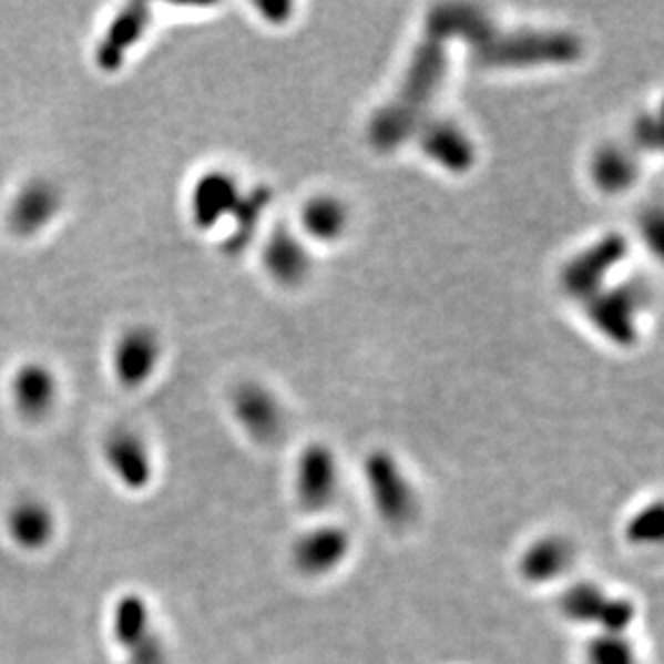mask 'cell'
Here are the masks:
<instances>
[{
    "instance_id": "2e32d148",
    "label": "cell",
    "mask_w": 664,
    "mask_h": 664,
    "mask_svg": "<svg viewBox=\"0 0 664 664\" xmlns=\"http://www.w3.org/2000/svg\"><path fill=\"white\" fill-rule=\"evenodd\" d=\"M661 508H643L626 524V540L634 546H650L661 540Z\"/></svg>"
},
{
    "instance_id": "9c48e42d",
    "label": "cell",
    "mask_w": 664,
    "mask_h": 664,
    "mask_svg": "<svg viewBox=\"0 0 664 664\" xmlns=\"http://www.w3.org/2000/svg\"><path fill=\"white\" fill-rule=\"evenodd\" d=\"M61 211V192L45 178H33L18 190L7 210V224L20 237L45 231Z\"/></svg>"
},
{
    "instance_id": "52a82bcc",
    "label": "cell",
    "mask_w": 664,
    "mask_h": 664,
    "mask_svg": "<svg viewBox=\"0 0 664 664\" xmlns=\"http://www.w3.org/2000/svg\"><path fill=\"white\" fill-rule=\"evenodd\" d=\"M7 391L20 418L39 421L54 411L61 398V381L48 364L27 361L13 370Z\"/></svg>"
},
{
    "instance_id": "3957f363",
    "label": "cell",
    "mask_w": 664,
    "mask_h": 664,
    "mask_svg": "<svg viewBox=\"0 0 664 664\" xmlns=\"http://www.w3.org/2000/svg\"><path fill=\"white\" fill-rule=\"evenodd\" d=\"M366 487L375 512L387 527L400 529L416 519V490L391 458L375 456L366 462Z\"/></svg>"
},
{
    "instance_id": "8992f818",
    "label": "cell",
    "mask_w": 664,
    "mask_h": 664,
    "mask_svg": "<svg viewBox=\"0 0 664 664\" xmlns=\"http://www.w3.org/2000/svg\"><path fill=\"white\" fill-rule=\"evenodd\" d=\"M579 560L576 546L568 535L542 533L524 544L517 570L531 588H549L563 583Z\"/></svg>"
},
{
    "instance_id": "5b68a950",
    "label": "cell",
    "mask_w": 664,
    "mask_h": 664,
    "mask_svg": "<svg viewBox=\"0 0 664 664\" xmlns=\"http://www.w3.org/2000/svg\"><path fill=\"white\" fill-rule=\"evenodd\" d=\"M162 340L155 329L146 325H132L123 329L110 350V368L114 381L123 389H141L160 368Z\"/></svg>"
},
{
    "instance_id": "9a60e30c",
    "label": "cell",
    "mask_w": 664,
    "mask_h": 664,
    "mask_svg": "<svg viewBox=\"0 0 664 664\" xmlns=\"http://www.w3.org/2000/svg\"><path fill=\"white\" fill-rule=\"evenodd\" d=\"M306 226L316 237H336L345 226V211L331 201H316L306 210Z\"/></svg>"
},
{
    "instance_id": "8fae6325",
    "label": "cell",
    "mask_w": 664,
    "mask_h": 664,
    "mask_svg": "<svg viewBox=\"0 0 664 664\" xmlns=\"http://www.w3.org/2000/svg\"><path fill=\"white\" fill-rule=\"evenodd\" d=\"M105 454H108L110 464L125 480L141 482L146 478V448L134 432H130V430L112 432L105 443Z\"/></svg>"
},
{
    "instance_id": "7c38bea8",
    "label": "cell",
    "mask_w": 664,
    "mask_h": 664,
    "mask_svg": "<svg viewBox=\"0 0 664 664\" xmlns=\"http://www.w3.org/2000/svg\"><path fill=\"white\" fill-rule=\"evenodd\" d=\"M583 664H641V656L630 634L594 632L585 645Z\"/></svg>"
},
{
    "instance_id": "277c9868",
    "label": "cell",
    "mask_w": 664,
    "mask_h": 664,
    "mask_svg": "<svg viewBox=\"0 0 664 664\" xmlns=\"http://www.w3.org/2000/svg\"><path fill=\"white\" fill-rule=\"evenodd\" d=\"M353 551V538L340 524H316L302 531L290 546V563L306 579H327L336 574Z\"/></svg>"
},
{
    "instance_id": "7a4b0ae2",
    "label": "cell",
    "mask_w": 664,
    "mask_h": 664,
    "mask_svg": "<svg viewBox=\"0 0 664 664\" xmlns=\"http://www.w3.org/2000/svg\"><path fill=\"white\" fill-rule=\"evenodd\" d=\"M560 613L565 622L574 626L611 634H626L636 617L630 597L626 600V595L613 594L602 583L590 579L563 585Z\"/></svg>"
},
{
    "instance_id": "5bb4252c",
    "label": "cell",
    "mask_w": 664,
    "mask_h": 664,
    "mask_svg": "<svg viewBox=\"0 0 664 664\" xmlns=\"http://www.w3.org/2000/svg\"><path fill=\"white\" fill-rule=\"evenodd\" d=\"M595 178L602 187H613V190H622L624 185H629L634 175V166L626 153L613 149L606 153H600L597 164L594 168ZM611 190V192H613Z\"/></svg>"
},
{
    "instance_id": "ba28073f",
    "label": "cell",
    "mask_w": 664,
    "mask_h": 664,
    "mask_svg": "<svg viewBox=\"0 0 664 664\" xmlns=\"http://www.w3.org/2000/svg\"><path fill=\"white\" fill-rule=\"evenodd\" d=\"M340 490V469L336 458L327 450L315 446L306 450L297 460L295 469V494L297 503L310 512L323 514L327 512Z\"/></svg>"
},
{
    "instance_id": "6da1fadb",
    "label": "cell",
    "mask_w": 664,
    "mask_h": 664,
    "mask_svg": "<svg viewBox=\"0 0 664 664\" xmlns=\"http://www.w3.org/2000/svg\"><path fill=\"white\" fill-rule=\"evenodd\" d=\"M443 71H446V45L441 41V31H437L430 33L426 45H421L411 71L407 73L402 89L398 91L394 102L387 105L384 114L375 121L372 141L385 149H391L402 141V136L416 127L421 110L430 104V98L437 93L439 89L437 84Z\"/></svg>"
},
{
    "instance_id": "30bf717a",
    "label": "cell",
    "mask_w": 664,
    "mask_h": 664,
    "mask_svg": "<svg viewBox=\"0 0 664 664\" xmlns=\"http://www.w3.org/2000/svg\"><path fill=\"white\" fill-rule=\"evenodd\" d=\"M235 198L233 181L222 173L198 178L192 192V213L198 226L210 228L215 219H219L226 211L231 210Z\"/></svg>"
},
{
    "instance_id": "4fadbf2b",
    "label": "cell",
    "mask_w": 664,
    "mask_h": 664,
    "mask_svg": "<svg viewBox=\"0 0 664 664\" xmlns=\"http://www.w3.org/2000/svg\"><path fill=\"white\" fill-rule=\"evenodd\" d=\"M237 409H239V418H242L245 426L252 428L249 432H258L263 437H269L274 432L278 416H276V411L274 413H263V411L274 409L272 400H267L265 394H256V391L239 394Z\"/></svg>"
}]
</instances>
